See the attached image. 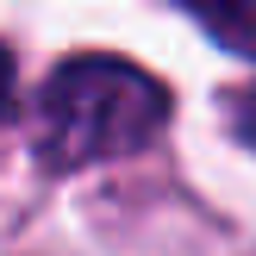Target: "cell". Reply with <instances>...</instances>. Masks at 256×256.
<instances>
[{"label":"cell","mask_w":256,"mask_h":256,"mask_svg":"<svg viewBox=\"0 0 256 256\" xmlns=\"http://www.w3.org/2000/svg\"><path fill=\"white\" fill-rule=\"evenodd\" d=\"M169 125V88L125 56H69L38 100L44 169H88L144 150Z\"/></svg>","instance_id":"6da1fadb"},{"label":"cell","mask_w":256,"mask_h":256,"mask_svg":"<svg viewBox=\"0 0 256 256\" xmlns=\"http://www.w3.org/2000/svg\"><path fill=\"white\" fill-rule=\"evenodd\" d=\"M225 50L238 56H256V0H182Z\"/></svg>","instance_id":"7a4b0ae2"},{"label":"cell","mask_w":256,"mask_h":256,"mask_svg":"<svg viewBox=\"0 0 256 256\" xmlns=\"http://www.w3.org/2000/svg\"><path fill=\"white\" fill-rule=\"evenodd\" d=\"M232 132L244 138V144L256 150V88H244V94L232 100Z\"/></svg>","instance_id":"3957f363"},{"label":"cell","mask_w":256,"mask_h":256,"mask_svg":"<svg viewBox=\"0 0 256 256\" xmlns=\"http://www.w3.org/2000/svg\"><path fill=\"white\" fill-rule=\"evenodd\" d=\"M6 106H12V50L0 44V119H6Z\"/></svg>","instance_id":"277c9868"}]
</instances>
